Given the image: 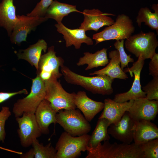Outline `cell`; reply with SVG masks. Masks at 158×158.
<instances>
[{
	"instance_id": "1",
	"label": "cell",
	"mask_w": 158,
	"mask_h": 158,
	"mask_svg": "<svg viewBox=\"0 0 158 158\" xmlns=\"http://www.w3.org/2000/svg\"><path fill=\"white\" fill-rule=\"evenodd\" d=\"M61 67L65 80L69 84L80 86L94 94L109 95L113 92L112 85L114 79L107 75L85 76L76 73L64 65Z\"/></svg>"
},
{
	"instance_id": "2",
	"label": "cell",
	"mask_w": 158,
	"mask_h": 158,
	"mask_svg": "<svg viewBox=\"0 0 158 158\" xmlns=\"http://www.w3.org/2000/svg\"><path fill=\"white\" fill-rule=\"evenodd\" d=\"M86 158H144L139 145L133 143L126 144L116 142L111 144L109 140L99 143L95 147L88 146Z\"/></svg>"
},
{
	"instance_id": "3",
	"label": "cell",
	"mask_w": 158,
	"mask_h": 158,
	"mask_svg": "<svg viewBox=\"0 0 158 158\" xmlns=\"http://www.w3.org/2000/svg\"><path fill=\"white\" fill-rule=\"evenodd\" d=\"M135 30V26L129 17L124 14H118L113 24L94 34L92 39L95 40L96 45L110 40H124L131 36Z\"/></svg>"
},
{
	"instance_id": "4",
	"label": "cell",
	"mask_w": 158,
	"mask_h": 158,
	"mask_svg": "<svg viewBox=\"0 0 158 158\" xmlns=\"http://www.w3.org/2000/svg\"><path fill=\"white\" fill-rule=\"evenodd\" d=\"M157 35L152 32L140 33L131 35L125 41L126 49L138 57L141 55L144 59H151L158 46Z\"/></svg>"
},
{
	"instance_id": "5",
	"label": "cell",
	"mask_w": 158,
	"mask_h": 158,
	"mask_svg": "<svg viewBox=\"0 0 158 158\" xmlns=\"http://www.w3.org/2000/svg\"><path fill=\"white\" fill-rule=\"evenodd\" d=\"M57 78L44 81L46 90L44 99L49 102L57 113L62 109H75L74 100L75 93L66 91Z\"/></svg>"
},
{
	"instance_id": "6",
	"label": "cell",
	"mask_w": 158,
	"mask_h": 158,
	"mask_svg": "<svg viewBox=\"0 0 158 158\" xmlns=\"http://www.w3.org/2000/svg\"><path fill=\"white\" fill-rule=\"evenodd\" d=\"M32 80L30 94L25 97L18 100L14 104L12 112L16 118L21 116L24 113L35 114L38 105L44 99L46 90L44 81L38 74Z\"/></svg>"
},
{
	"instance_id": "7",
	"label": "cell",
	"mask_w": 158,
	"mask_h": 158,
	"mask_svg": "<svg viewBox=\"0 0 158 158\" xmlns=\"http://www.w3.org/2000/svg\"><path fill=\"white\" fill-rule=\"evenodd\" d=\"M56 118L65 131L73 136L87 134L91 130L89 122L78 109L61 110L57 113Z\"/></svg>"
},
{
	"instance_id": "8",
	"label": "cell",
	"mask_w": 158,
	"mask_h": 158,
	"mask_svg": "<svg viewBox=\"0 0 158 158\" xmlns=\"http://www.w3.org/2000/svg\"><path fill=\"white\" fill-rule=\"evenodd\" d=\"M90 135L87 134L74 137L66 131L62 133L55 146L56 158H75L86 150Z\"/></svg>"
},
{
	"instance_id": "9",
	"label": "cell",
	"mask_w": 158,
	"mask_h": 158,
	"mask_svg": "<svg viewBox=\"0 0 158 158\" xmlns=\"http://www.w3.org/2000/svg\"><path fill=\"white\" fill-rule=\"evenodd\" d=\"M145 60L140 55L138 57L137 60L133 63L131 67L124 69V72L126 73H129L131 77L133 76V73H134V81L128 91L116 95L113 99L114 101L123 103L131 99L134 100L145 97L146 94L141 89L140 83V73L145 63Z\"/></svg>"
},
{
	"instance_id": "10",
	"label": "cell",
	"mask_w": 158,
	"mask_h": 158,
	"mask_svg": "<svg viewBox=\"0 0 158 158\" xmlns=\"http://www.w3.org/2000/svg\"><path fill=\"white\" fill-rule=\"evenodd\" d=\"M21 117H16L18 125L17 133L21 145L27 148L40 137L42 133L34 114L24 113Z\"/></svg>"
},
{
	"instance_id": "11",
	"label": "cell",
	"mask_w": 158,
	"mask_h": 158,
	"mask_svg": "<svg viewBox=\"0 0 158 158\" xmlns=\"http://www.w3.org/2000/svg\"><path fill=\"white\" fill-rule=\"evenodd\" d=\"M54 49V46L48 48L47 52L41 55L38 62L37 74L44 81L52 77L58 79L63 75L59 68L64 65V61L56 56Z\"/></svg>"
},
{
	"instance_id": "12",
	"label": "cell",
	"mask_w": 158,
	"mask_h": 158,
	"mask_svg": "<svg viewBox=\"0 0 158 158\" xmlns=\"http://www.w3.org/2000/svg\"><path fill=\"white\" fill-rule=\"evenodd\" d=\"M18 20L11 32L10 40L12 43L19 45L23 41L26 42L28 34L48 19L44 17H30L17 15Z\"/></svg>"
},
{
	"instance_id": "13",
	"label": "cell",
	"mask_w": 158,
	"mask_h": 158,
	"mask_svg": "<svg viewBox=\"0 0 158 158\" xmlns=\"http://www.w3.org/2000/svg\"><path fill=\"white\" fill-rule=\"evenodd\" d=\"M128 111L135 121L154 120L158 113V100H150L145 97L136 99Z\"/></svg>"
},
{
	"instance_id": "14",
	"label": "cell",
	"mask_w": 158,
	"mask_h": 158,
	"mask_svg": "<svg viewBox=\"0 0 158 158\" xmlns=\"http://www.w3.org/2000/svg\"><path fill=\"white\" fill-rule=\"evenodd\" d=\"M82 13L84 15V19L79 28L85 31L93 30L97 32L100 28L111 25L115 22L113 19L107 16H114V15L104 13L98 9H85Z\"/></svg>"
},
{
	"instance_id": "15",
	"label": "cell",
	"mask_w": 158,
	"mask_h": 158,
	"mask_svg": "<svg viewBox=\"0 0 158 158\" xmlns=\"http://www.w3.org/2000/svg\"><path fill=\"white\" fill-rule=\"evenodd\" d=\"M134 120L128 111H126L116 124H110L107 129L108 133L115 139L126 144L133 141V128Z\"/></svg>"
},
{
	"instance_id": "16",
	"label": "cell",
	"mask_w": 158,
	"mask_h": 158,
	"mask_svg": "<svg viewBox=\"0 0 158 158\" xmlns=\"http://www.w3.org/2000/svg\"><path fill=\"white\" fill-rule=\"evenodd\" d=\"M55 26L57 28V31L63 35L67 47L73 45L76 49H79L83 43H85L88 45L93 44L92 39L86 35L85 31L83 29H69L62 23H57Z\"/></svg>"
},
{
	"instance_id": "17",
	"label": "cell",
	"mask_w": 158,
	"mask_h": 158,
	"mask_svg": "<svg viewBox=\"0 0 158 158\" xmlns=\"http://www.w3.org/2000/svg\"><path fill=\"white\" fill-rule=\"evenodd\" d=\"M134 100L123 103L116 102L107 98L104 100L103 111L98 118H105L110 124L116 125L121 120L124 113L128 111L132 105Z\"/></svg>"
},
{
	"instance_id": "18",
	"label": "cell",
	"mask_w": 158,
	"mask_h": 158,
	"mask_svg": "<svg viewBox=\"0 0 158 158\" xmlns=\"http://www.w3.org/2000/svg\"><path fill=\"white\" fill-rule=\"evenodd\" d=\"M74 102L76 107L81 111L88 122L91 121L104 107V103L91 99L84 91H79L75 94Z\"/></svg>"
},
{
	"instance_id": "19",
	"label": "cell",
	"mask_w": 158,
	"mask_h": 158,
	"mask_svg": "<svg viewBox=\"0 0 158 158\" xmlns=\"http://www.w3.org/2000/svg\"><path fill=\"white\" fill-rule=\"evenodd\" d=\"M133 138L134 143L138 145L158 138L157 127L150 121L134 120Z\"/></svg>"
},
{
	"instance_id": "20",
	"label": "cell",
	"mask_w": 158,
	"mask_h": 158,
	"mask_svg": "<svg viewBox=\"0 0 158 158\" xmlns=\"http://www.w3.org/2000/svg\"><path fill=\"white\" fill-rule=\"evenodd\" d=\"M57 113L50 103L43 99L38 106L35 113V118L42 134H48L50 124L57 123L56 115Z\"/></svg>"
},
{
	"instance_id": "21",
	"label": "cell",
	"mask_w": 158,
	"mask_h": 158,
	"mask_svg": "<svg viewBox=\"0 0 158 158\" xmlns=\"http://www.w3.org/2000/svg\"><path fill=\"white\" fill-rule=\"evenodd\" d=\"M109 56L111 59L105 68L89 74L90 75H104L114 79L126 80L128 75L121 68L119 53L117 50L109 52Z\"/></svg>"
},
{
	"instance_id": "22",
	"label": "cell",
	"mask_w": 158,
	"mask_h": 158,
	"mask_svg": "<svg viewBox=\"0 0 158 158\" xmlns=\"http://www.w3.org/2000/svg\"><path fill=\"white\" fill-rule=\"evenodd\" d=\"M18 20L13 0H2L0 3V26L6 30L9 36Z\"/></svg>"
},
{
	"instance_id": "23",
	"label": "cell",
	"mask_w": 158,
	"mask_h": 158,
	"mask_svg": "<svg viewBox=\"0 0 158 158\" xmlns=\"http://www.w3.org/2000/svg\"><path fill=\"white\" fill-rule=\"evenodd\" d=\"M47 48V44L45 40L40 39L26 49L19 50L17 55L18 59L28 61L32 66H34L37 71L42 52L43 51L45 53Z\"/></svg>"
},
{
	"instance_id": "24",
	"label": "cell",
	"mask_w": 158,
	"mask_h": 158,
	"mask_svg": "<svg viewBox=\"0 0 158 158\" xmlns=\"http://www.w3.org/2000/svg\"><path fill=\"white\" fill-rule=\"evenodd\" d=\"M107 49L103 48L94 53L89 52L84 53V56L79 59L76 65L80 66L87 64L85 70L87 71L99 66H104L109 62L107 51Z\"/></svg>"
},
{
	"instance_id": "25",
	"label": "cell",
	"mask_w": 158,
	"mask_h": 158,
	"mask_svg": "<svg viewBox=\"0 0 158 158\" xmlns=\"http://www.w3.org/2000/svg\"><path fill=\"white\" fill-rule=\"evenodd\" d=\"M76 6L53 1L46 12L44 17L55 20L58 23H62L63 18L73 12L81 13L76 8Z\"/></svg>"
},
{
	"instance_id": "26",
	"label": "cell",
	"mask_w": 158,
	"mask_h": 158,
	"mask_svg": "<svg viewBox=\"0 0 158 158\" xmlns=\"http://www.w3.org/2000/svg\"><path fill=\"white\" fill-rule=\"evenodd\" d=\"M152 8L154 12H151L147 7H142L139 10L136 17V22L140 28L142 22L152 30L156 31L158 34V4H153Z\"/></svg>"
},
{
	"instance_id": "27",
	"label": "cell",
	"mask_w": 158,
	"mask_h": 158,
	"mask_svg": "<svg viewBox=\"0 0 158 158\" xmlns=\"http://www.w3.org/2000/svg\"><path fill=\"white\" fill-rule=\"evenodd\" d=\"M110 125L107 119L98 118L96 127L90 136L88 146L95 147L102 141L109 140L110 137L108 133L107 129Z\"/></svg>"
},
{
	"instance_id": "28",
	"label": "cell",
	"mask_w": 158,
	"mask_h": 158,
	"mask_svg": "<svg viewBox=\"0 0 158 158\" xmlns=\"http://www.w3.org/2000/svg\"><path fill=\"white\" fill-rule=\"evenodd\" d=\"M32 145L35 158H56V150L52 146L51 142L44 146L36 139L34 140Z\"/></svg>"
},
{
	"instance_id": "29",
	"label": "cell",
	"mask_w": 158,
	"mask_h": 158,
	"mask_svg": "<svg viewBox=\"0 0 158 158\" xmlns=\"http://www.w3.org/2000/svg\"><path fill=\"white\" fill-rule=\"evenodd\" d=\"M139 145L143 153L144 158H158V138L150 140Z\"/></svg>"
},
{
	"instance_id": "30",
	"label": "cell",
	"mask_w": 158,
	"mask_h": 158,
	"mask_svg": "<svg viewBox=\"0 0 158 158\" xmlns=\"http://www.w3.org/2000/svg\"><path fill=\"white\" fill-rule=\"evenodd\" d=\"M124 45V40L123 39L116 40L114 44V47L119 52L121 67L123 71L124 68L128 66L129 63L134 62V59L131 57V55H128L125 52Z\"/></svg>"
},
{
	"instance_id": "31",
	"label": "cell",
	"mask_w": 158,
	"mask_h": 158,
	"mask_svg": "<svg viewBox=\"0 0 158 158\" xmlns=\"http://www.w3.org/2000/svg\"><path fill=\"white\" fill-rule=\"evenodd\" d=\"M145 98L150 100H158V78H154L142 87Z\"/></svg>"
},
{
	"instance_id": "32",
	"label": "cell",
	"mask_w": 158,
	"mask_h": 158,
	"mask_svg": "<svg viewBox=\"0 0 158 158\" xmlns=\"http://www.w3.org/2000/svg\"><path fill=\"white\" fill-rule=\"evenodd\" d=\"M53 1V0H41L33 9L27 16L30 17H44L47 9Z\"/></svg>"
},
{
	"instance_id": "33",
	"label": "cell",
	"mask_w": 158,
	"mask_h": 158,
	"mask_svg": "<svg viewBox=\"0 0 158 158\" xmlns=\"http://www.w3.org/2000/svg\"><path fill=\"white\" fill-rule=\"evenodd\" d=\"M11 112L7 107H2L0 111V141L4 142L6 132L5 125L6 121L11 116Z\"/></svg>"
},
{
	"instance_id": "34",
	"label": "cell",
	"mask_w": 158,
	"mask_h": 158,
	"mask_svg": "<svg viewBox=\"0 0 158 158\" xmlns=\"http://www.w3.org/2000/svg\"><path fill=\"white\" fill-rule=\"evenodd\" d=\"M149 63L150 74L154 78H158V54L155 53Z\"/></svg>"
},
{
	"instance_id": "35",
	"label": "cell",
	"mask_w": 158,
	"mask_h": 158,
	"mask_svg": "<svg viewBox=\"0 0 158 158\" xmlns=\"http://www.w3.org/2000/svg\"><path fill=\"white\" fill-rule=\"evenodd\" d=\"M28 93V91L25 89L18 92H0V104L17 94H24L26 95Z\"/></svg>"
},
{
	"instance_id": "36",
	"label": "cell",
	"mask_w": 158,
	"mask_h": 158,
	"mask_svg": "<svg viewBox=\"0 0 158 158\" xmlns=\"http://www.w3.org/2000/svg\"><path fill=\"white\" fill-rule=\"evenodd\" d=\"M20 157L22 158H35V155L33 148H31L28 152L21 154Z\"/></svg>"
}]
</instances>
